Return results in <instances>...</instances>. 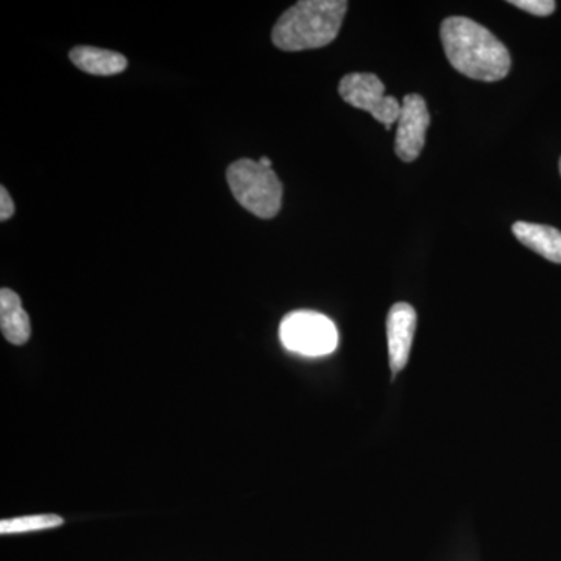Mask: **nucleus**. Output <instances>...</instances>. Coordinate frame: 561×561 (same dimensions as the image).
Instances as JSON below:
<instances>
[{"instance_id": "2eb2a0df", "label": "nucleus", "mask_w": 561, "mask_h": 561, "mask_svg": "<svg viewBox=\"0 0 561 561\" xmlns=\"http://www.w3.org/2000/svg\"><path fill=\"white\" fill-rule=\"evenodd\" d=\"M560 173H561V158H560Z\"/></svg>"}, {"instance_id": "9b49d317", "label": "nucleus", "mask_w": 561, "mask_h": 561, "mask_svg": "<svg viewBox=\"0 0 561 561\" xmlns=\"http://www.w3.org/2000/svg\"><path fill=\"white\" fill-rule=\"evenodd\" d=\"M61 524L62 518L58 515L20 516V518L2 519V522H0V534L14 535L55 529V527H60Z\"/></svg>"}, {"instance_id": "7ed1b4c3", "label": "nucleus", "mask_w": 561, "mask_h": 561, "mask_svg": "<svg viewBox=\"0 0 561 561\" xmlns=\"http://www.w3.org/2000/svg\"><path fill=\"white\" fill-rule=\"evenodd\" d=\"M227 181L236 201L253 216L273 219L279 213L283 184L271 168H264L260 161L242 158L228 168Z\"/></svg>"}, {"instance_id": "0eeeda50", "label": "nucleus", "mask_w": 561, "mask_h": 561, "mask_svg": "<svg viewBox=\"0 0 561 561\" xmlns=\"http://www.w3.org/2000/svg\"><path fill=\"white\" fill-rule=\"evenodd\" d=\"M416 330V312L408 302L391 306L387 316V342L391 371L400 373L411 356Z\"/></svg>"}, {"instance_id": "4468645a", "label": "nucleus", "mask_w": 561, "mask_h": 561, "mask_svg": "<svg viewBox=\"0 0 561 561\" xmlns=\"http://www.w3.org/2000/svg\"><path fill=\"white\" fill-rule=\"evenodd\" d=\"M261 162L262 165H264V168H271L272 169V161L268 160V158H265V157H261L260 160H257Z\"/></svg>"}, {"instance_id": "f257e3e1", "label": "nucleus", "mask_w": 561, "mask_h": 561, "mask_svg": "<svg viewBox=\"0 0 561 561\" xmlns=\"http://www.w3.org/2000/svg\"><path fill=\"white\" fill-rule=\"evenodd\" d=\"M440 38L453 68L468 79L493 83L511 72V51L489 28L470 18H446Z\"/></svg>"}, {"instance_id": "f8f14e48", "label": "nucleus", "mask_w": 561, "mask_h": 561, "mask_svg": "<svg viewBox=\"0 0 561 561\" xmlns=\"http://www.w3.org/2000/svg\"><path fill=\"white\" fill-rule=\"evenodd\" d=\"M508 3L518 7L519 10L534 14V16L541 18L551 16L557 7L553 0H511Z\"/></svg>"}, {"instance_id": "ddd939ff", "label": "nucleus", "mask_w": 561, "mask_h": 561, "mask_svg": "<svg viewBox=\"0 0 561 561\" xmlns=\"http://www.w3.org/2000/svg\"><path fill=\"white\" fill-rule=\"evenodd\" d=\"M14 202L11 201L9 191L5 186L0 187V221H7L13 217Z\"/></svg>"}, {"instance_id": "39448f33", "label": "nucleus", "mask_w": 561, "mask_h": 561, "mask_svg": "<svg viewBox=\"0 0 561 561\" xmlns=\"http://www.w3.org/2000/svg\"><path fill=\"white\" fill-rule=\"evenodd\" d=\"M339 94L353 108L370 113L387 130L400 119L401 103L386 95V87L375 73H348L339 83Z\"/></svg>"}, {"instance_id": "20e7f679", "label": "nucleus", "mask_w": 561, "mask_h": 561, "mask_svg": "<svg viewBox=\"0 0 561 561\" xmlns=\"http://www.w3.org/2000/svg\"><path fill=\"white\" fill-rule=\"evenodd\" d=\"M284 348L306 357H321L337 348L339 332L334 321L313 311H295L279 324Z\"/></svg>"}, {"instance_id": "423d86ee", "label": "nucleus", "mask_w": 561, "mask_h": 561, "mask_svg": "<svg viewBox=\"0 0 561 561\" xmlns=\"http://www.w3.org/2000/svg\"><path fill=\"white\" fill-rule=\"evenodd\" d=\"M431 125V114L426 101L420 94H408L402 99L398 119L394 151L404 162L415 161L426 144V133Z\"/></svg>"}, {"instance_id": "1a4fd4ad", "label": "nucleus", "mask_w": 561, "mask_h": 561, "mask_svg": "<svg viewBox=\"0 0 561 561\" xmlns=\"http://www.w3.org/2000/svg\"><path fill=\"white\" fill-rule=\"evenodd\" d=\"M513 234L524 247L540 254L545 260L561 264V231L549 225L516 221Z\"/></svg>"}, {"instance_id": "6e6552de", "label": "nucleus", "mask_w": 561, "mask_h": 561, "mask_svg": "<svg viewBox=\"0 0 561 561\" xmlns=\"http://www.w3.org/2000/svg\"><path fill=\"white\" fill-rule=\"evenodd\" d=\"M0 330L11 345H25L31 341V317L22 308L20 295L3 287L0 290Z\"/></svg>"}, {"instance_id": "f03ea898", "label": "nucleus", "mask_w": 561, "mask_h": 561, "mask_svg": "<svg viewBox=\"0 0 561 561\" xmlns=\"http://www.w3.org/2000/svg\"><path fill=\"white\" fill-rule=\"evenodd\" d=\"M346 10L345 0H301L280 14L273 27V44L284 51L328 46L337 38Z\"/></svg>"}, {"instance_id": "9d476101", "label": "nucleus", "mask_w": 561, "mask_h": 561, "mask_svg": "<svg viewBox=\"0 0 561 561\" xmlns=\"http://www.w3.org/2000/svg\"><path fill=\"white\" fill-rule=\"evenodd\" d=\"M69 58L77 68L91 73V76H116V73L124 72L128 65L124 55L91 46L73 47Z\"/></svg>"}]
</instances>
